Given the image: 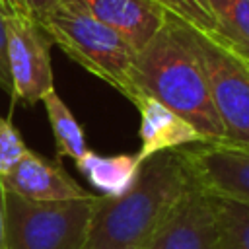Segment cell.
<instances>
[{
	"label": "cell",
	"instance_id": "cell-1",
	"mask_svg": "<svg viewBox=\"0 0 249 249\" xmlns=\"http://www.w3.org/2000/svg\"><path fill=\"white\" fill-rule=\"evenodd\" d=\"M132 82L136 97L150 95L185 119L200 134L202 144L224 142V128L187 21L167 14L161 29L136 53Z\"/></svg>",
	"mask_w": 249,
	"mask_h": 249
},
{
	"label": "cell",
	"instance_id": "cell-2",
	"mask_svg": "<svg viewBox=\"0 0 249 249\" xmlns=\"http://www.w3.org/2000/svg\"><path fill=\"white\" fill-rule=\"evenodd\" d=\"M191 187L177 148L154 154L126 193L97 196L84 249H142Z\"/></svg>",
	"mask_w": 249,
	"mask_h": 249
},
{
	"label": "cell",
	"instance_id": "cell-3",
	"mask_svg": "<svg viewBox=\"0 0 249 249\" xmlns=\"http://www.w3.org/2000/svg\"><path fill=\"white\" fill-rule=\"evenodd\" d=\"M39 25L66 56L107 82L126 99H136L132 82L136 51L115 29L93 18L76 0H60Z\"/></svg>",
	"mask_w": 249,
	"mask_h": 249
},
{
	"label": "cell",
	"instance_id": "cell-4",
	"mask_svg": "<svg viewBox=\"0 0 249 249\" xmlns=\"http://www.w3.org/2000/svg\"><path fill=\"white\" fill-rule=\"evenodd\" d=\"M95 200L35 202L4 191L6 249H84Z\"/></svg>",
	"mask_w": 249,
	"mask_h": 249
},
{
	"label": "cell",
	"instance_id": "cell-5",
	"mask_svg": "<svg viewBox=\"0 0 249 249\" xmlns=\"http://www.w3.org/2000/svg\"><path fill=\"white\" fill-rule=\"evenodd\" d=\"M187 31L204 68L224 142L249 148V58L189 23Z\"/></svg>",
	"mask_w": 249,
	"mask_h": 249
},
{
	"label": "cell",
	"instance_id": "cell-6",
	"mask_svg": "<svg viewBox=\"0 0 249 249\" xmlns=\"http://www.w3.org/2000/svg\"><path fill=\"white\" fill-rule=\"evenodd\" d=\"M51 37L29 16L8 18V68L12 97L25 105L39 103L54 89L51 68Z\"/></svg>",
	"mask_w": 249,
	"mask_h": 249
},
{
	"label": "cell",
	"instance_id": "cell-7",
	"mask_svg": "<svg viewBox=\"0 0 249 249\" xmlns=\"http://www.w3.org/2000/svg\"><path fill=\"white\" fill-rule=\"evenodd\" d=\"M193 185L210 195L249 204V148L226 142L177 148Z\"/></svg>",
	"mask_w": 249,
	"mask_h": 249
},
{
	"label": "cell",
	"instance_id": "cell-8",
	"mask_svg": "<svg viewBox=\"0 0 249 249\" xmlns=\"http://www.w3.org/2000/svg\"><path fill=\"white\" fill-rule=\"evenodd\" d=\"M142 249H216L210 196L193 185Z\"/></svg>",
	"mask_w": 249,
	"mask_h": 249
},
{
	"label": "cell",
	"instance_id": "cell-9",
	"mask_svg": "<svg viewBox=\"0 0 249 249\" xmlns=\"http://www.w3.org/2000/svg\"><path fill=\"white\" fill-rule=\"evenodd\" d=\"M2 187L8 193L35 202H66L93 196L78 181H74L58 161L27 150L16 167L2 177Z\"/></svg>",
	"mask_w": 249,
	"mask_h": 249
},
{
	"label": "cell",
	"instance_id": "cell-10",
	"mask_svg": "<svg viewBox=\"0 0 249 249\" xmlns=\"http://www.w3.org/2000/svg\"><path fill=\"white\" fill-rule=\"evenodd\" d=\"M93 18L115 29L136 53L161 29L167 10L156 0H76Z\"/></svg>",
	"mask_w": 249,
	"mask_h": 249
},
{
	"label": "cell",
	"instance_id": "cell-11",
	"mask_svg": "<svg viewBox=\"0 0 249 249\" xmlns=\"http://www.w3.org/2000/svg\"><path fill=\"white\" fill-rule=\"evenodd\" d=\"M132 103L140 113V150L134 154L140 163L165 150L202 144L200 134L185 119L169 111L154 97L138 95Z\"/></svg>",
	"mask_w": 249,
	"mask_h": 249
},
{
	"label": "cell",
	"instance_id": "cell-12",
	"mask_svg": "<svg viewBox=\"0 0 249 249\" xmlns=\"http://www.w3.org/2000/svg\"><path fill=\"white\" fill-rule=\"evenodd\" d=\"M76 167L97 191L103 193V196H121L134 183L140 161L134 154L101 156L88 150L76 160Z\"/></svg>",
	"mask_w": 249,
	"mask_h": 249
},
{
	"label": "cell",
	"instance_id": "cell-13",
	"mask_svg": "<svg viewBox=\"0 0 249 249\" xmlns=\"http://www.w3.org/2000/svg\"><path fill=\"white\" fill-rule=\"evenodd\" d=\"M214 23V37L249 58V0H204Z\"/></svg>",
	"mask_w": 249,
	"mask_h": 249
},
{
	"label": "cell",
	"instance_id": "cell-14",
	"mask_svg": "<svg viewBox=\"0 0 249 249\" xmlns=\"http://www.w3.org/2000/svg\"><path fill=\"white\" fill-rule=\"evenodd\" d=\"M216 222V249H249V204L210 195Z\"/></svg>",
	"mask_w": 249,
	"mask_h": 249
},
{
	"label": "cell",
	"instance_id": "cell-15",
	"mask_svg": "<svg viewBox=\"0 0 249 249\" xmlns=\"http://www.w3.org/2000/svg\"><path fill=\"white\" fill-rule=\"evenodd\" d=\"M43 105L47 109V117L54 134V144H56V154L62 158H72L74 161L82 158L88 152L86 144V134L80 126V123L74 119L72 111L66 107V103L58 97L54 89H51L43 99Z\"/></svg>",
	"mask_w": 249,
	"mask_h": 249
},
{
	"label": "cell",
	"instance_id": "cell-16",
	"mask_svg": "<svg viewBox=\"0 0 249 249\" xmlns=\"http://www.w3.org/2000/svg\"><path fill=\"white\" fill-rule=\"evenodd\" d=\"M156 2L161 8H165L169 14L177 16L179 19L196 27L198 31L214 35L216 23H214V18L204 0H156Z\"/></svg>",
	"mask_w": 249,
	"mask_h": 249
},
{
	"label": "cell",
	"instance_id": "cell-17",
	"mask_svg": "<svg viewBox=\"0 0 249 249\" xmlns=\"http://www.w3.org/2000/svg\"><path fill=\"white\" fill-rule=\"evenodd\" d=\"M27 150L29 148L25 146L19 130L12 124L10 119L0 115V179L16 167Z\"/></svg>",
	"mask_w": 249,
	"mask_h": 249
},
{
	"label": "cell",
	"instance_id": "cell-18",
	"mask_svg": "<svg viewBox=\"0 0 249 249\" xmlns=\"http://www.w3.org/2000/svg\"><path fill=\"white\" fill-rule=\"evenodd\" d=\"M8 14L0 8V89L12 95V78L8 68Z\"/></svg>",
	"mask_w": 249,
	"mask_h": 249
},
{
	"label": "cell",
	"instance_id": "cell-19",
	"mask_svg": "<svg viewBox=\"0 0 249 249\" xmlns=\"http://www.w3.org/2000/svg\"><path fill=\"white\" fill-rule=\"evenodd\" d=\"M25 16H29L31 19H35L37 23L43 21L58 4L60 0H19Z\"/></svg>",
	"mask_w": 249,
	"mask_h": 249
},
{
	"label": "cell",
	"instance_id": "cell-20",
	"mask_svg": "<svg viewBox=\"0 0 249 249\" xmlns=\"http://www.w3.org/2000/svg\"><path fill=\"white\" fill-rule=\"evenodd\" d=\"M0 249H6V218H4V187L0 179Z\"/></svg>",
	"mask_w": 249,
	"mask_h": 249
},
{
	"label": "cell",
	"instance_id": "cell-21",
	"mask_svg": "<svg viewBox=\"0 0 249 249\" xmlns=\"http://www.w3.org/2000/svg\"><path fill=\"white\" fill-rule=\"evenodd\" d=\"M0 8L8 14V16H25L19 0H0Z\"/></svg>",
	"mask_w": 249,
	"mask_h": 249
}]
</instances>
